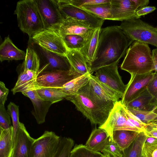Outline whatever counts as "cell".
Segmentation results:
<instances>
[{
	"label": "cell",
	"mask_w": 157,
	"mask_h": 157,
	"mask_svg": "<svg viewBox=\"0 0 157 157\" xmlns=\"http://www.w3.org/2000/svg\"><path fill=\"white\" fill-rule=\"evenodd\" d=\"M151 111L154 113L157 114V107Z\"/></svg>",
	"instance_id": "50"
},
{
	"label": "cell",
	"mask_w": 157,
	"mask_h": 157,
	"mask_svg": "<svg viewBox=\"0 0 157 157\" xmlns=\"http://www.w3.org/2000/svg\"><path fill=\"white\" fill-rule=\"evenodd\" d=\"M38 48L40 54L47 63L40 71L69 70L73 69L66 55H62L47 51L39 46Z\"/></svg>",
	"instance_id": "16"
},
{
	"label": "cell",
	"mask_w": 157,
	"mask_h": 157,
	"mask_svg": "<svg viewBox=\"0 0 157 157\" xmlns=\"http://www.w3.org/2000/svg\"><path fill=\"white\" fill-rule=\"evenodd\" d=\"M26 52L20 50L13 43L9 36L5 39L0 46V60L25 59Z\"/></svg>",
	"instance_id": "21"
},
{
	"label": "cell",
	"mask_w": 157,
	"mask_h": 157,
	"mask_svg": "<svg viewBox=\"0 0 157 157\" xmlns=\"http://www.w3.org/2000/svg\"><path fill=\"white\" fill-rule=\"evenodd\" d=\"M127 109L132 114L146 125L157 121V114L152 111L141 110L128 108Z\"/></svg>",
	"instance_id": "36"
},
{
	"label": "cell",
	"mask_w": 157,
	"mask_h": 157,
	"mask_svg": "<svg viewBox=\"0 0 157 157\" xmlns=\"http://www.w3.org/2000/svg\"><path fill=\"white\" fill-rule=\"evenodd\" d=\"M34 140L30 136L24 124L20 122L14 140L11 157H30L32 146Z\"/></svg>",
	"instance_id": "15"
},
{
	"label": "cell",
	"mask_w": 157,
	"mask_h": 157,
	"mask_svg": "<svg viewBox=\"0 0 157 157\" xmlns=\"http://www.w3.org/2000/svg\"><path fill=\"white\" fill-rule=\"evenodd\" d=\"M58 2L63 19L72 21L94 29L101 28L105 21L81 8L71 4L67 0H58Z\"/></svg>",
	"instance_id": "6"
},
{
	"label": "cell",
	"mask_w": 157,
	"mask_h": 157,
	"mask_svg": "<svg viewBox=\"0 0 157 157\" xmlns=\"http://www.w3.org/2000/svg\"><path fill=\"white\" fill-rule=\"evenodd\" d=\"M147 137L144 132H140L132 144L123 151V157H143L142 148Z\"/></svg>",
	"instance_id": "29"
},
{
	"label": "cell",
	"mask_w": 157,
	"mask_h": 157,
	"mask_svg": "<svg viewBox=\"0 0 157 157\" xmlns=\"http://www.w3.org/2000/svg\"><path fill=\"white\" fill-rule=\"evenodd\" d=\"M68 3L75 6L81 7L88 5L100 4L109 2L111 0H67Z\"/></svg>",
	"instance_id": "42"
},
{
	"label": "cell",
	"mask_w": 157,
	"mask_h": 157,
	"mask_svg": "<svg viewBox=\"0 0 157 157\" xmlns=\"http://www.w3.org/2000/svg\"><path fill=\"white\" fill-rule=\"evenodd\" d=\"M154 71L143 75L132 74L121 100L124 105L134 99L146 89L153 78Z\"/></svg>",
	"instance_id": "12"
},
{
	"label": "cell",
	"mask_w": 157,
	"mask_h": 157,
	"mask_svg": "<svg viewBox=\"0 0 157 157\" xmlns=\"http://www.w3.org/2000/svg\"><path fill=\"white\" fill-rule=\"evenodd\" d=\"M127 110L126 106L121 100L116 102L106 121L98 127L105 130L112 140L113 132L115 130H130L139 133L142 132L128 120Z\"/></svg>",
	"instance_id": "7"
},
{
	"label": "cell",
	"mask_w": 157,
	"mask_h": 157,
	"mask_svg": "<svg viewBox=\"0 0 157 157\" xmlns=\"http://www.w3.org/2000/svg\"><path fill=\"white\" fill-rule=\"evenodd\" d=\"M102 151L107 152L115 157L123 156V151L111 138L106 144Z\"/></svg>",
	"instance_id": "38"
},
{
	"label": "cell",
	"mask_w": 157,
	"mask_h": 157,
	"mask_svg": "<svg viewBox=\"0 0 157 157\" xmlns=\"http://www.w3.org/2000/svg\"><path fill=\"white\" fill-rule=\"evenodd\" d=\"M9 93V90L4 83L0 82V105H5Z\"/></svg>",
	"instance_id": "43"
},
{
	"label": "cell",
	"mask_w": 157,
	"mask_h": 157,
	"mask_svg": "<svg viewBox=\"0 0 157 157\" xmlns=\"http://www.w3.org/2000/svg\"><path fill=\"white\" fill-rule=\"evenodd\" d=\"M91 74L88 73L80 76L66 83L61 88L56 89L66 94L67 96L74 95L88 83Z\"/></svg>",
	"instance_id": "28"
},
{
	"label": "cell",
	"mask_w": 157,
	"mask_h": 157,
	"mask_svg": "<svg viewBox=\"0 0 157 157\" xmlns=\"http://www.w3.org/2000/svg\"><path fill=\"white\" fill-rule=\"evenodd\" d=\"M60 137L52 131H45L35 139L32 145L30 157H53L58 147Z\"/></svg>",
	"instance_id": "11"
},
{
	"label": "cell",
	"mask_w": 157,
	"mask_h": 157,
	"mask_svg": "<svg viewBox=\"0 0 157 157\" xmlns=\"http://www.w3.org/2000/svg\"><path fill=\"white\" fill-rule=\"evenodd\" d=\"M31 39L45 50L59 55H66L68 51L58 31L44 29L35 34Z\"/></svg>",
	"instance_id": "10"
},
{
	"label": "cell",
	"mask_w": 157,
	"mask_h": 157,
	"mask_svg": "<svg viewBox=\"0 0 157 157\" xmlns=\"http://www.w3.org/2000/svg\"><path fill=\"white\" fill-rule=\"evenodd\" d=\"M119 26L130 40L150 44L157 48V27L140 18L122 21Z\"/></svg>",
	"instance_id": "5"
},
{
	"label": "cell",
	"mask_w": 157,
	"mask_h": 157,
	"mask_svg": "<svg viewBox=\"0 0 157 157\" xmlns=\"http://www.w3.org/2000/svg\"><path fill=\"white\" fill-rule=\"evenodd\" d=\"M132 42L119 26L101 29L97 48L89 67L91 74L101 67L119 61Z\"/></svg>",
	"instance_id": "1"
},
{
	"label": "cell",
	"mask_w": 157,
	"mask_h": 157,
	"mask_svg": "<svg viewBox=\"0 0 157 157\" xmlns=\"http://www.w3.org/2000/svg\"><path fill=\"white\" fill-rule=\"evenodd\" d=\"M147 89L154 99V109L157 107V72L154 73V76L147 87Z\"/></svg>",
	"instance_id": "41"
},
{
	"label": "cell",
	"mask_w": 157,
	"mask_h": 157,
	"mask_svg": "<svg viewBox=\"0 0 157 157\" xmlns=\"http://www.w3.org/2000/svg\"><path fill=\"white\" fill-rule=\"evenodd\" d=\"M101 152L92 151L85 145L76 144L71 151L70 157H103Z\"/></svg>",
	"instance_id": "34"
},
{
	"label": "cell",
	"mask_w": 157,
	"mask_h": 157,
	"mask_svg": "<svg viewBox=\"0 0 157 157\" xmlns=\"http://www.w3.org/2000/svg\"><path fill=\"white\" fill-rule=\"evenodd\" d=\"M139 133L137 132L130 130H115L113 132V140L123 151L132 144Z\"/></svg>",
	"instance_id": "27"
},
{
	"label": "cell",
	"mask_w": 157,
	"mask_h": 157,
	"mask_svg": "<svg viewBox=\"0 0 157 157\" xmlns=\"http://www.w3.org/2000/svg\"><path fill=\"white\" fill-rule=\"evenodd\" d=\"M121 68L130 74L143 75L155 71L148 44L135 41L128 49Z\"/></svg>",
	"instance_id": "3"
},
{
	"label": "cell",
	"mask_w": 157,
	"mask_h": 157,
	"mask_svg": "<svg viewBox=\"0 0 157 157\" xmlns=\"http://www.w3.org/2000/svg\"><path fill=\"white\" fill-rule=\"evenodd\" d=\"M144 132L147 137L157 138V129L151 128L146 126Z\"/></svg>",
	"instance_id": "46"
},
{
	"label": "cell",
	"mask_w": 157,
	"mask_h": 157,
	"mask_svg": "<svg viewBox=\"0 0 157 157\" xmlns=\"http://www.w3.org/2000/svg\"><path fill=\"white\" fill-rule=\"evenodd\" d=\"M65 99L73 103L92 124L100 126L106 121L115 103L98 97L92 90L89 81L76 94Z\"/></svg>",
	"instance_id": "2"
},
{
	"label": "cell",
	"mask_w": 157,
	"mask_h": 157,
	"mask_svg": "<svg viewBox=\"0 0 157 157\" xmlns=\"http://www.w3.org/2000/svg\"><path fill=\"white\" fill-rule=\"evenodd\" d=\"M0 157H11L14 146L13 126L7 129H0Z\"/></svg>",
	"instance_id": "23"
},
{
	"label": "cell",
	"mask_w": 157,
	"mask_h": 157,
	"mask_svg": "<svg viewBox=\"0 0 157 157\" xmlns=\"http://www.w3.org/2000/svg\"><path fill=\"white\" fill-rule=\"evenodd\" d=\"M22 93L29 98L31 101L33 106V109L32 113L37 124H41L45 122L46 117L52 103L42 98L38 94L36 90Z\"/></svg>",
	"instance_id": "18"
},
{
	"label": "cell",
	"mask_w": 157,
	"mask_h": 157,
	"mask_svg": "<svg viewBox=\"0 0 157 157\" xmlns=\"http://www.w3.org/2000/svg\"><path fill=\"white\" fill-rule=\"evenodd\" d=\"M12 126L10 117L5 105H0V129H7Z\"/></svg>",
	"instance_id": "39"
},
{
	"label": "cell",
	"mask_w": 157,
	"mask_h": 157,
	"mask_svg": "<svg viewBox=\"0 0 157 157\" xmlns=\"http://www.w3.org/2000/svg\"><path fill=\"white\" fill-rule=\"evenodd\" d=\"M96 29L91 28L72 21L63 19L59 32L61 36L68 34L77 35L82 37L86 40L90 37Z\"/></svg>",
	"instance_id": "20"
},
{
	"label": "cell",
	"mask_w": 157,
	"mask_h": 157,
	"mask_svg": "<svg viewBox=\"0 0 157 157\" xmlns=\"http://www.w3.org/2000/svg\"><path fill=\"white\" fill-rule=\"evenodd\" d=\"M137 10L143 7L147 6L149 2V0H132Z\"/></svg>",
	"instance_id": "45"
},
{
	"label": "cell",
	"mask_w": 157,
	"mask_h": 157,
	"mask_svg": "<svg viewBox=\"0 0 157 157\" xmlns=\"http://www.w3.org/2000/svg\"><path fill=\"white\" fill-rule=\"evenodd\" d=\"M42 18L44 29L58 31L63 19L58 0H35Z\"/></svg>",
	"instance_id": "9"
},
{
	"label": "cell",
	"mask_w": 157,
	"mask_h": 157,
	"mask_svg": "<svg viewBox=\"0 0 157 157\" xmlns=\"http://www.w3.org/2000/svg\"><path fill=\"white\" fill-rule=\"evenodd\" d=\"M16 15L19 28L31 39L36 33L44 29L43 22L35 0H23L17 3Z\"/></svg>",
	"instance_id": "4"
},
{
	"label": "cell",
	"mask_w": 157,
	"mask_h": 157,
	"mask_svg": "<svg viewBox=\"0 0 157 157\" xmlns=\"http://www.w3.org/2000/svg\"><path fill=\"white\" fill-rule=\"evenodd\" d=\"M119 62L99 68L95 72V75L101 82L123 95L126 85L123 83L118 71Z\"/></svg>",
	"instance_id": "13"
},
{
	"label": "cell",
	"mask_w": 157,
	"mask_h": 157,
	"mask_svg": "<svg viewBox=\"0 0 157 157\" xmlns=\"http://www.w3.org/2000/svg\"><path fill=\"white\" fill-rule=\"evenodd\" d=\"M110 138L105 130L96 128L91 132L85 145L92 151L101 152Z\"/></svg>",
	"instance_id": "22"
},
{
	"label": "cell",
	"mask_w": 157,
	"mask_h": 157,
	"mask_svg": "<svg viewBox=\"0 0 157 157\" xmlns=\"http://www.w3.org/2000/svg\"><path fill=\"white\" fill-rule=\"evenodd\" d=\"M38 73L28 70L22 71L15 86L11 90L13 94L38 89L37 78Z\"/></svg>",
	"instance_id": "19"
},
{
	"label": "cell",
	"mask_w": 157,
	"mask_h": 157,
	"mask_svg": "<svg viewBox=\"0 0 157 157\" xmlns=\"http://www.w3.org/2000/svg\"><path fill=\"white\" fill-rule=\"evenodd\" d=\"M105 157V156H104V157Z\"/></svg>",
	"instance_id": "51"
},
{
	"label": "cell",
	"mask_w": 157,
	"mask_h": 157,
	"mask_svg": "<svg viewBox=\"0 0 157 157\" xmlns=\"http://www.w3.org/2000/svg\"><path fill=\"white\" fill-rule=\"evenodd\" d=\"M66 56L76 71L82 75L91 74L89 65L79 50H68Z\"/></svg>",
	"instance_id": "25"
},
{
	"label": "cell",
	"mask_w": 157,
	"mask_h": 157,
	"mask_svg": "<svg viewBox=\"0 0 157 157\" xmlns=\"http://www.w3.org/2000/svg\"><path fill=\"white\" fill-rule=\"evenodd\" d=\"M146 126L151 128L157 129V124H150Z\"/></svg>",
	"instance_id": "49"
},
{
	"label": "cell",
	"mask_w": 157,
	"mask_h": 157,
	"mask_svg": "<svg viewBox=\"0 0 157 157\" xmlns=\"http://www.w3.org/2000/svg\"><path fill=\"white\" fill-rule=\"evenodd\" d=\"M110 3L111 20L122 21L141 17L136 14L132 0H111Z\"/></svg>",
	"instance_id": "14"
},
{
	"label": "cell",
	"mask_w": 157,
	"mask_h": 157,
	"mask_svg": "<svg viewBox=\"0 0 157 157\" xmlns=\"http://www.w3.org/2000/svg\"><path fill=\"white\" fill-rule=\"evenodd\" d=\"M125 105L128 108L151 111L155 108V101L147 88L138 97Z\"/></svg>",
	"instance_id": "24"
},
{
	"label": "cell",
	"mask_w": 157,
	"mask_h": 157,
	"mask_svg": "<svg viewBox=\"0 0 157 157\" xmlns=\"http://www.w3.org/2000/svg\"><path fill=\"white\" fill-rule=\"evenodd\" d=\"M74 145V141L72 139L60 137L58 149L53 157H70Z\"/></svg>",
	"instance_id": "35"
},
{
	"label": "cell",
	"mask_w": 157,
	"mask_h": 157,
	"mask_svg": "<svg viewBox=\"0 0 157 157\" xmlns=\"http://www.w3.org/2000/svg\"><path fill=\"white\" fill-rule=\"evenodd\" d=\"M68 50H79L84 46L86 40L77 35L68 34L62 36Z\"/></svg>",
	"instance_id": "33"
},
{
	"label": "cell",
	"mask_w": 157,
	"mask_h": 157,
	"mask_svg": "<svg viewBox=\"0 0 157 157\" xmlns=\"http://www.w3.org/2000/svg\"><path fill=\"white\" fill-rule=\"evenodd\" d=\"M156 8L153 6H146L141 8L136 11V14L139 17H140L151 13L155 10Z\"/></svg>",
	"instance_id": "44"
},
{
	"label": "cell",
	"mask_w": 157,
	"mask_h": 157,
	"mask_svg": "<svg viewBox=\"0 0 157 157\" xmlns=\"http://www.w3.org/2000/svg\"><path fill=\"white\" fill-rule=\"evenodd\" d=\"M152 56L155 68V71L157 72V48L152 50Z\"/></svg>",
	"instance_id": "47"
},
{
	"label": "cell",
	"mask_w": 157,
	"mask_h": 157,
	"mask_svg": "<svg viewBox=\"0 0 157 157\" xmlns=\"http://www.w3.org/2000/svg\"><path fill=\"white\" fill-rule=\"evenodd\" d=\"M89 83L93 92L100 98L114 102L122 98L123 94L99 81L95 75L91 74Z\"/></svg>",
	"instance_id": "17"
},
{
	"label": "cell",
	"mask_w": 157,
	"mask_h": 157,
	"mask_svg": "<svg viewBox=\"0 0 157 157\" xmlns=\"http://www.w3.org/2000/svg\"><path fill=\"white\" fill-rule=\"evenodd\" d=\"M23 70H29L36 73L40 70V60L35 50L32 47L27 48L26 56L23 63Z\"/></svg>",
	"instance_id": "31"
},
{
	"label": "cell",
	"mask_w": 157,
	"mask_h": 157,
	"mask_svg": "<svg viewBox=\"0 0 157 157\" xmlns=\"http://www.w3.org/2000/svg\"><path fill=\"white\" fill-rule=\"evenodd\" d=\"M101 29L98 28L95 30L90 37L86 40L84 47L79 50L84 57L89 67L93 60L97 48Z\"/></svg>",
	"instance_id": "26"
},
{
	"label": "cell",
	"mask_w": 157,
	"mask_h": 157,
	"mask_svg": "<svg viewBox=\"0 0 157 157\" xmlns=\"http://www.w3.org/2000/svg\"><path fill=\"white\" fill-rule=\"evenodd\" d=\"M7 111L12 119L14 140L20 122L19 121V107L14 103L10 102L7 106Z\"/></svg>",
	"instance_id": "37"
},
{
	"label": "cell",
	"mask_w": 157,
	"mask_h": 157,
	"mask_svg": "<svg viewBox=\"0 0 157 157\" xmlns=\"http://www.w3.org/2000/svg\"><path fill=\"white\" fill-rule=\"evenodd\" d=\"M111 1L107 2L84 5L80 8L105 20H111Z\"/></svg>",
	"instance_id": "30"
},
{
	"label": "cell",
	"mask_w": 157,
	"mask_h": 157,
	"mask_svg": "<svg viewBox=\"0 0 157 157\" xmlns=\"http://www.w3.org/2000/svg\"><path fill=\"white\" fill-rule=\"evenodd\" d=\"M36 90L42 98L53 104L62 101L67 96L66 94L55 88H42Z\"/></svg>",
	"instance_id": "32"
},
{
	"label": "cell",
	"mask_w": 157,
	"mask_h": 157,
	"mask_svg": "<svg viewBox=\"0 0 157 157\" xmlns=\"http://www.w3.org/2000/svg\"><path fill=\"white\" fill-rule=\"evenodd\" d=\"M81 75L73 69L43 71L39 70L37 78L38 89L47 87L60 88L69 82Z\"/></svg>",
	"instance_id": "8"
},
{
	"label": "cell",
	"mask_w": 157,
	"mask_h": 157,
	"mask_svg": "<svg viewBox=\"0 0 157 157\" xmlns=\"http://www.w3.org/2000/svg\"><path fill=\"white\" fill-rule=\"evenodd\" d=\"M101 153L104 155L105 157H115L110 154L104 151H102Z\"/></svg>",
	"instance_id": "48"
},
{
	"label": "cell",
	"mask_w": 157,
	"mask_h": 157,
	"mask_svg": "<svg viewBox=\"0 0 157 157\" xmlns=\"http://www.w3.org/2000/svg\"><path fill=\"white\" fill-rule=\"evenodd\" d=\"M142 155L143 157H157V142H145L142 147Z\"/></svg>",
	"instance_id": "40"
}]
</instances>
